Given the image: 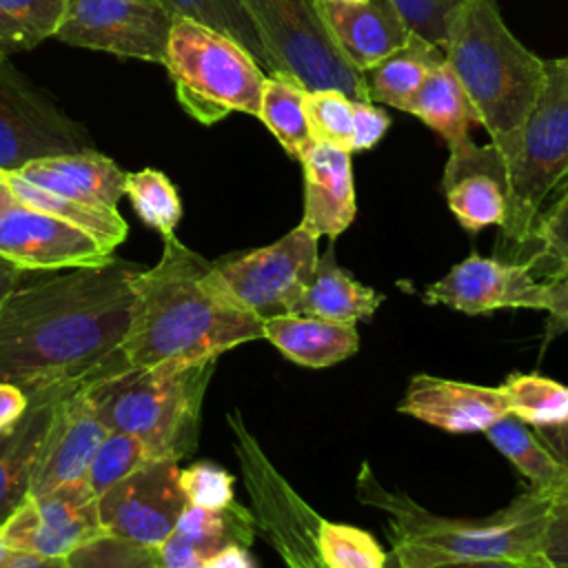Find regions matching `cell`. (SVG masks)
I'll use <instances>...</instances> for the list:
<instances>
[{
	"label": "cell",
	"mask_w": 568,
	"mask_h": 568,
	"mask_svg": "<svg viewBox=\"0 0 568 568\" xmlns=\"http://www.w3.org/2000/svg\"><path fill=\"white\" fill-rule=\"evenodd\" d=\"M506 217L499 248L519 255L528 248L541 211L568 186V62L546 60L537 104L524 126L519 153L506 164Z\"/></svg>",
	"instance_id": "obj_6"
},
{
	"label": "cell",
	"mask_w": 568,
	"mask_h": 568,
	"mask_svg": "<svg viewBox=\"0 0 568 568\" xmlns=\"http://www.w3.org/2000/svg\"><path fill=\"white\" fill-rule=\"evenodd\" d=\"M526 251L535 271L541 264L552 266L550 280L568 271V186L541 211Z\"/></svg>",
	"instance_id": "obj_39"
},
{
	"label": "cell",
	"mask_w": 568,
	"mask_h": 568,
	"mask_svg": "<svg viewBox=\"0 0 568 568\" xmlns=\"http://www.w3.org/2000/svg\"><path fill=\"white\" fill-rule=\"evenodd\" d=\"M67 0H0V55L55 38Z\"/></svg>",
	"instance_id": "obj_33"
},
{
	"label": "cell",
	"mask_w": 568,
	"mask_h": 568,
	"mask_svg": "<svg viewBox=\"0 0 568 568\" xmlns=\"http://www.w3.org/2000/svg\"><path fill=\"white\" fill-rule=\"evenodd\" d=\"M158 568H164V566H158Z\"/></svg>",
	"instance_id": "obj_55"
},
{
	"label": "cell",
	"mask_w": 568,
	"mask_h": 568,
	"mask_svg": "<svg viewBox=\"0 0 568 568\" xmlns=\"http://www.w3.org/2000/svg\"><path fill=\"white\" fill-rule=\"evenodd\" d=\"M428 568H539V566L521 559H464V561L435 564Z\"/></svg>",
	"instance_id": "obj_49"
},
{
	"label": "cell",
	"mask_w": 568,
	"mask_h": 568,
	"mask_svg": "<svg viewBox=\"0 0 568 568\" xmlns=\"http://www.w3.org/2000/svg\"><path fill=\"white\" fill-rule=\"evenodd\" d=\"M257 532L286 568H326L317 548L320 515L288 484L237 410L226 417Z\"/></svg>",
	"instance_id": "obj_9"
},
{
	"label": "cell",
	"mask_w": 568,
	"mask_h": 568,
	"mask_svg": "<svg viewBox=\"0 0 568 568\" xmlns=\"http://www.w3.org/2000/svg\"><path fill=\"white\" fill-rule=\"evenodd\" d=\"M233 486L235 477L213 462H195L180 468V488L189 506L222 510L235 501Z\"/></svg>",
	"instance_id": "obj_41"
},
{
	"label": "cell",
	"mask_w": 568,
	"mask_h": 568,
	"mask_svg": "<svg viewBox=\"0 0 568 568\" xmlns=\"http://www.w3.org/2000/svg\"><path fill=\"white\" fill-rule=\"evenodd\" d=\"M304 173L302 226L317 237L335 240L355 220V184L351 153L311 142L300 155Z\"/></svg>",
	"instance_id": "obj_21"
},
{
	"label": "cell",
	"mask_w": 568,
	"mask_h": 568,
	"mask_svg": "<svg viewBox=\"0 0 568 568\" xmlns=\"http://www.w3.org/2000/svg\"><path fill=\"white\" fill-rule=\"evenodd\" d=\"M313 142L353 153V100L337 89L306 91L304 98Z\"/></svg>",
	"instance_id": "obj_38"
},
{
	"label": "cell",
	"mask_w": 568,
	"mask_h": 568,
	"mask_svg": "<svg viewBox=\"0 0 568 568\" xmlns=\"http://www.w3.org/2000/svg\"><path fill=\"white\" fill-rule=\"evenodd\" d=\"M251 508L233 501L222 510L186 506L175 528L160 546V566L200 568L209 557L231 544L251 546L255 539Z\"/></svg>",
	"instance_id": "obj_24"
},
{
	"label": "cell",
	"mask_w": 568,
	"mask_h": 568,
	"mask_svg": "<svg viewBox=\"0 0 568 568\" xmlns=\"http://www.w3.org/2000/svg\"><path fill=\"white\" fill-rule=\"evenodd\" d=\"M406 113L417 115L428 129L439 133L446 140L448 149H455L462 142L470 140V104L446 60L426 75L424 84L408 102Z\"/></svg>",
	"instance_id": "obj_29"
},
{
	"label": "cell",
	"mask_w": 568,
	"mask_h": 568,
	"mask_svg": "<svg viewBox=\"0 0 568 568\" xmlns=\"http://www.w3.org/2000/svg\"><path fill=\"white\" fill-rule=\"evenodd\" d=\"M464 0H393L408 31L444 51L448 22Z\"/></svg>",
	"instance_id": "obj_42"
},
{
	"label": "cell",
	"mask_w": 568,
	"mask_h": 568,
	"mask_svg": "<svg viewBox=\"0 0 568 568\" xmlns=\"http://www.w3.org/2000/svg\"><path fill=\"white\" fill-rule=\"evenodd\" d=\"M262 331L286 359L306 368L339 364L359 348L357 326L346 322L284 313L266 317Z\"/></svg>",
	"instance_id": "obj_25"
},
{
	"label": "cell",
	"mask_w": 568,
	"mask_h": 568,
	"mask_svg": "<svg viewBox=\"0 0 568 568\" xmlns=\"http://www.w3.org/2000/svg\"><path fill=\"white\" fill-rule=\"evenodd\" d=\"M446 62L459 80L473 120L510 164L546 78V60L506 27L497 0H464L450 16Z\"/></svg>",
	"instance_id": "obj_4"
},
{
	"label": "cell",
	"mask_w": 568,
	"mask_h": 568,
	"mask_svg": "<svg viewBox=\"0 0 568 568\" xmlns=\"http://www.w3.org/2000/svg\"><path fill=\"white\" fill-rule=\"evenodd\" d=\"M91 379L71 382L62 388L40 446L29 497L87 479L89 464L109 430L93 406Z\"/></svg>",
	"instance_id": "obj_17"
},
{
	"label": "cell",
	"mask_w": 568,
	"mask_h": 568,
	"mask_svg": "<svg viewBox=\"0 0 568 568\" xmlns=\"http://www.w3.org/2000/svg\"><path fill=\"white\" fill-rule=\"evenodd\" d=\"M9 568H67L64 557H36V555H24L18 552L13 564Z\"/></svg>",
	"instance_id": "obj_51"
},
{
	"label": "cell",
	"mask_w": 568,
	"mask_h": 568,
	"mask_svg": "<svg viewBox=\"0 0 568 568\" xmlns=\"http://www.w3.org/2000/svg\"><path fill=\"white\" fill-rule=\"evenodd\" d=\"M11 173L49 193L104 209H118L126 175V171L95 149L44 155Z\"/></svg>",
	"instance_id": "obj_22"
},
{
	"label": "cell",
	"mask_w": 568,
	"mask_h": 568,
	"mask_svg": "<svg viewBox=\"0 0 568 568\" xmlns=\"http://www.w3.org/2000/svg\"><path fill=\"white\" fill-rule=\"evenodd\" d=\"M508 413L530 428L568 422V386L539 373H510L499 384Z\"/></svg>",
	"instance_id": "obj_32"
},
{
	"label": "cell",
	"mask_w": 568,
	"mask_h": 568,
	"mask_svg": "<svg viewBox=\"0 0 568 568\" xmlns=\"http://www.w3.org/2000/svg\"><path fill=\"white\" fill-rule=\"evenodd\" d=\"M317 235L297 224L268 246L215 260L213 273L222 288L253 315L262 320L288 315L317 268Z\"/></svg>",
	"instance_id": "obj_10"
},
{
	"label": "cell",
	"mask_w": 568,
	"mask_h": 568,
	"mask_svg": "<svg viewBox=\"0 0 568 568\" xmlns=\"http://www.w3.org/2000/svg\"><path fill=\"white\" fill-rule=\"evenodd\" d=\"M67 384L47 386L29 395L24 415L0 433V526L27 501L55 402Z\"/></svg>",
	"instance_id": "obj_23"
},
{
	"label": "cell",
	"mask_w": 568,
	"mask_h": 568,
	"mask_svg": "<svg viewBox=\"0 0 568 568\" xmlns=\"http://www.w3.org/2000/svg\"><path fill=\"white\" fill-rule=\"evenodd\" d=\"M390 126V118L384 109L371 100H353V151L373 149Z\"/></svg>",
	"instance_id": "obj_44"
},
{
	"label": "cell",
	"mask_w": 568,
	"mask_h": 568,
	"mask_svg": "<svg viewBox=\"0 0 568 568\" xmlns=\"http://www.w3.org/2000/svg\"><path fill=\"white\" fill-rule=\"evenodd\" d=\"M29 395L9 382H0V433L11 428L27 410Z\"/></svg>",
	"instance_id": "obj_46"
},
{
	"label": "cell",
	"mask_w": 568,
	"mask_h": 568,
	"mask_svg": "<svg viewBox=\"0 0 568 568\" xmlns=\"http://www.w3.org/2000/svg\"><path fill=\"white\" fill-rule=\"evenodd\" d=\"M306 89L288 73L271 71L264 80L257 118L275 135L282 149L300 160L304 149L313 142L304 109Z\"/></svg>",
	"instance_id": "obj_31"
},
{
	"label": "cell",
	"mask_w": 568,
	"mask_h": 568,
	"mask_svg": "<svg viewBox=\"0 0 568 568\" xmlns=\"http://www.w3.org/2000/svg\"><path fill=\"white\" fill-rule=\"evenodd\" d=\"M16 557H18V552L11 550V548L2 541V535H0V568H9Z\"/></svg>",
	"instance_id": "obj_53"
},
{
	"label": "cell",
	"mask_w": 568,
	"mask_h": 568,
	"mask_svg": "<svg viewBox=\"0 0 568 568\" xmlns=\"http://www.w3.org/2000/svg\"><path fill=\"white\" fill-rule=\"evenodd\" d=\"M484 435L519 470L528 481V490L546 497L568 493V464L552 455L535 428L515 415H504L499 422L488 426Z\"/></svg>",
	"instance_id": "obj_27"
},
{
	"label": "cell",
	"mask_w": 568,
	"mask_h": 568,
	"mask_svg": "<svg viewBox=\"0 0 568 568\" xmlns=\"http://www.w3.org/2000/svg\"><path fill=\"white\" fill-rule=\"evenodd\" d=\"M426 304H442L466 315L506 308H548V282L535 277L532 264L470 253L422 293Z\"/></svg>",
	"instance_id": "obj_15"
},
{
	"label": "cell",
	"mask_w": 568,
	"mask_h": 568,
	"mask_svg": "<svg viewBox=\"0 0 568 568\" xmlns=\"http://www.w3.org/2000/svg\"><path fill=\"white\" fill-rule=\"evenodd\" d=\"M535 564L539 568H568V493L550 497Z\"/></svg>",
	"instance_id": "obj_43"
},
{
	"label": "cell",
	"mask_w": 568,
	"mask_h": 568,
	"mask_svg": "<svg viewBox=\"0 0 568 568\" xmlns=\"http://www.w3.org/2000/svg\"><path fill=\"white\" fill-rule=\"evenodd\" d=\"M138 264L111 257L20 284L0 304V382L27 395L124 366Z\"/></svg>",
	"instance_id": "obj_1"
},
{
	"label": "cell",
	"mask_w": 568,
	"mask_h": 568,
	"mask_svg": "<svg viewBox=\"0 0 568 568\" xmlns=\"http://www.w3.org/2000/svg\"><path fill=\"white\" fill-rule=\"evenodd\" d=\"M200 568H257V564L246 546L231 544L215 552L213 557H209Z\"/></svg>",
	"instance_id": "obj_47"
},
{
	"label": "cell",
	"mask_w": 568,
	"mask_h": 568,
	"mask_svg": "<svg viewBox=\"0 0 568 568\" xmlns=\"http://www.w3.org/2000/svg\"><path fill=\"white\" fill-rule=\"evenodd\" d=\"M160 2L175 18H189L229 36L240 47H244L264 71L271 73L260 36L240 0H160Z\"/></svg>",
	"instance_id": "obj_34"
},
{
	"label": "cell",
	"mask_w": 568,
	"mask_h": 568,
	"mask_svg": "<svg viewBox=\"0 0 568 568\" xmlns=\"http://www.w3.org/2000/svg\"><path fill=\"white\" fill-rule=\"evenodd\" d=\"M264 47L268 69L293 75L306 91L337 89L368 100L359 73L333 42L315 0H240Z\"/></svg>",
	"instance_id": "obj_8"
},
{
	"label": "cell",
	"mask_w": 568,
	"mask_h": 568,
	"mask_svg": "<svg viewBox=\"0 0 568 568\" xmlns=\"http://www.w3.org/2000/svg\"><path fill=\"white\" fill-rule=\"evenodd\" d=\"M0 257L20 271L98 266L113 257L91 233L16 200L0 213Z\"/></svg>",
	"instance_id": "obj_16"
},
{
	"label": "cell",
	"mask_w": 568,
	"mask_h": 568,
	"mask_svg": "<svg viewBox=\"0 0 568 568\" xmlns=\"http://www.w3.org/2000/svg\"><path fill=\"white\" fill-rule=\"evenodd\" d=\"M544 346L555 337L568 333V271L548 280V308H546Z\"/></svg>",
	"instance_id": "obj_45"
},
{
	"label": "cell",
	"mask_w": 568,
	"mask_h": 568,
	"mask_svg": "<svg viewBox=\"0 0 568 568\" xmlns=\"http://www.w3.org/2000/svg\"><path fill=\"white\" fill-rule=\"evenodd\" d=\"M173 20L160 0H67L55 40L162 64Z\"/></svg>",
	"instance_id": "obj_12"
},
{
	"label": "cell",
	"mask_w": 568,
	"mask_h": 568,
	"mask_svg": "<svg viewBox=\"0 0 568 568\" xmlns=\"http://www.w3.org/2000/svg\"><path fill=\"white\" fill-rule=\"evenodd\" d=\"M442 191L459 226L479 233L486 226H501L506 217V164L488 142L477 146L473 140L450 149Z\"/></svg>",
	"instance_id": "obj_18"
},
{
	"label": "cell",
	"mask_w": 568,
	"mask_h": 568,
	"mask_svg": "<svg viewBox=\"0 0 568 568\" xmlns=\"http://www.w3.org/2000/svg\"><path fill=\"white\" fill-rule=\"evenodd\" d=\"M342 55L366 73L406 44L410 31L393 0H315Z\"/></svg>",
	"instance_id": "obj_20"
},
{
	"label": "cell",
	"mask_w": 568,
	"mask_h": 568,
	"mask_svg": "<svg viewBox=\"0 0 568 568\" xmlns=\"http://www.w3.org/2000/svg\"><path fill=\"white\" fill-rule=\"evenodd\" d=\"M151 462H155V457L138 437L109 428L89 464L87 481L93 488L95 497H100L106 488Z\"/></svg>",
	"instance_id": "obj_37"
},
{
	"label": "cell",
	"mask_w": 568,
	"mask_h": 568,
	"mask_svg": "<svg viewBox=\"0 0 568 568\" xmlns=\"http://www.w3.org/2000/svg\"><path fill=\"white\" fill-rule=\"evenodd\" d=\"M317 548L326 568H386L388 555L377 539L357 526L320 519Z\"/></svg>",
	"instance_id": "obj_36"
},
{
	"label": "cell",
	"mask_w": 568,
	"mask_h": 568,
	"mask_svg": "<svg viewBox=\"0 0 568 568\" xmlns=\"http://www.w3.org/2000/svg\"><path fill=\"white\" fill-rule=\"evenodd\" d=\"M535 433L552 450L555 457H559L564 464H568V422L559 424V426L535 428Z\"/></svg>",
	"instance_id": "obj_48"
},
{
	"label": "cell",
	"mask_w": 568,
	"mask_h": 568,
	"mask_svg": "<svg viewBox=\"0 0 568 568\" xmlns=\"http://www.w3.org/2000/svg\"><path fill=\"white\" fill-rule=\"evenodd\" d=\"M131 324L120 346L124 366L217 359L264 337V320L240 306L213 273V262L164 237L162 257L133 275Z\"/></svg>",
	"instance_id": "obj_2"
},
{
	"label": "cell",
	"mask_w": 568,
	"mask_h": 568,
	"mask_svg": "<svg viewBox=\"0 0 568 568\" xmlns=\"http://www.w3.org/2000/svg\"><path fill=\"white\" fill-rule=\"evenodd\" d=\"M84 149H93L89 131L0 55V171Z\"/></svg>",
	"instance_id": "obj_11"
},
{
	"label": "cell",
	"mask_w": 568,
	"mask_h": 568,
	"mask_svg": "<svg viewBox=\"0 0 568 568\" xmlns=\"http://www.w3.org/2000/svg\"><path fill=\"white\" fill-rule=\"evenodd\" d=\"M564 60H566V62H568V55H566V58H564Z\"/></svg>",
	"instance_id": "obj_54"
},
{
	"label": "cell",
	"mask_w": 568,
	"mask_h": 568,
	"mask_svg": "<svg viewBox=\"0 0 568 568\" xmlns=\"http://www.w3.org/2000/svg\"><path fill=\"white\" fill-rule=\"evenodd\" d=\"M124 195L138 217L162 237L175 235L182 220V200L173 182L158 169L131 171L124 175Z\"/></svg>",
	"instance_id": "obj_35"
},
{
	"label": "cell",
	"mask_w": 568,
	"mask_h": 568,
	"mask_svg": "<svg viewBox=\"0 0 568 568\" xmlns=\"http://www.w3.org/2000/svg\"><path fill=\"white\" fill-rule=\"evenodd\" d=\"M397 410L455 435L484 433L504 415H510L499 386H481L426 373L408 382Z\"/></svg>",
	"instance_id": "obj_19"
},
{
	"label": "cell",
	"mask_w": 568,
	"mask_h": 568,
	"mask_svg": "<svg viewBox=\"0 0 568 568\" xmlns=\"http://www.w3.org/2000/svg\"><path fill=\"white\" fill-rule=\"evenodd\" d=\"M215 362L120 366L91 379V399L106 428L138 437L155 459L180 462L197 446Z\"/></svg>",
	"instance_id": "obj_5"
},
{
	"label": "cell",
	"mask_w": 568,
	"mask_h": 568,
	"mask_svg": "<svg viewBox=\"0 0 568 568\" xmlns=\"http://www.w3.org/2000/svg\"><path fill=\"white\" fill-rule=\"evenodd\" d=\"M2 541L24 555L67 557L80 546L106 537L98 497L87 479L62 484L27 501L0 526Z\"/></svg>",
	"instance_id": "obj_13"
},
{
	"label": "cell",
	"mask_w": 568,
	"mask_h": 568,
	"mask_svg": "<svg viewBox=\"0 0 568 568\" xmlns=\"http://www.w3.org/2000/svg\"><path fill=\"white\" fill-rule=\"evenodd\" d=\"M162 64L180 106L200 124L211 126L235 111L257 118L266 73L229 36L175 18Z\"/></svg>",
	"instance_id": "obj_7"
},
{
	"label": "cell",
	"mask_w": 568,
	"mask_h": 568,
	"mask_svg": "<svg viewBox=\"0 0 568 568\" xmlns=\"http://www.w3.org/2000/svg\"><path fill=\"white\" fill-rule=\"evenodd\" d=\"M382 302V293L357 282L335 262V253L331 246L320 257L308 286L302 291L288 315L357 324L362 320H371Z\"/></svg>",
	"instance_id": "obj_26"
},
{
	"label": "cell",
	"mask_w": 568,
	"mask_h": 568,
	"mask_svg": "<svg viewBox=\"0 0 568 568\" xmlns=\"http://www.w3.org/2000/svg\"><path fill=\"white\" fill-rule=\"evenodd\" d=\"M7 182L16 195L18 202L44 211L49 215H55L87 233H91L98 242H102L109 251H113L118 244L124 242L129 226L124 217L118 213V209H104V206H91L75 200H67L62 195L49 193L44 189H38L16 173H7Z\"/></svg>",
	"instance_id": "obj_30"
},
{
	"label": "cell",
	"mask_w": 568,
	"mask_h": 568,
	"mask_svg": "<svg viewBox=\"0 0 568 568\" xmlns=\"http://www.w3.org/2000/svg\"><path fill=\"white\" fill-rule=\"evenodd\" d=\"M444 60L446 53L439 47L410 33L404 47L364 73L368 100L406 111L426 75Z\"/></svg>",
	"instance_id": "obj_28"
},
{
	"label": "cell",
	"mask_w": 568,
	"mask_h": 568,
	"mask_svg": "<svg viewBox=\"0 0 568 568\" xmlns=\"http://www.w3.org/2000/svg\"><path fill=\"white\" fill-rule=\"evenodd\" d=\"M22 273L13 262L0 257V304L4 302V297L20 284Z\"/></svg>",
	"instance_id": "obj_50"
},
{
	"label": "cell",
	"mask_w": 568,
	"mask_h": 568,
	"mask_svg": "<svg viewBox=\"0 0 568 568\" xmlns=\"http://www.w3.org/2000/svg\"><path fill=\"white\" fill-rule=\"evenodd\" d=\"M64 559L67 568H158L160 550L106 535L80 546Z\"/></svg>",
	"instance_id": "obj_40"
},
{
	"label": "cell",
	"mask_w": 568,
	"mask_h": 568,
	"mask_svg": "<svg viewBox=\"0 0 568 568\" xmlns=\"http://www.w3.org/2000/svg\"><path fill=\"white\" fill-rule=\"evenodd\" d=\"M355 493L362 504L388 517L393 568H428L464 559L535 564L550 506V497L526 490L488 517H444L426 510L406 493L386 488L366 462L359 468Z\"/></svg>",
	"instance_id": "obj_3"
},
{
	"label": "cell",
	"mask_w": 568,
	"mask_h": 568,
	"mask_svg": "<svg viewBox=\"0 0 568 568\" xmlns=\"http://www.w3.org/2000/svg\"><path fill=\"white\" fill-rule=\"evenodd\" d=\"M11 204H16V195L7 182V171H0V213H4Z\"/></svg>",
	"instance_id": "obj_52"
},
{
	"label": "cell",
	"mask_w": 568,
	"mask_h": 568,
	"mask_svg": "<svg viewBox=\"0 0 568 568\" xmlns=\"http://www.w3.org/2000/svg\"><path fill=\"white\" fill-rule=\"evenodd\" d=\"M189 501L180 488L178 462L155 459L98 497V515L109 537L146 548L166 541Z\"/></svg>",
	"instance_id": "obj_14"
}]
</instances>
